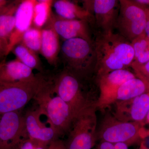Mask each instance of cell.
Returning <instances> with one entry per match:
<instances>
[{"mask_svg":"<svg viewBox=\"0 0 149 149\" xmlns=\"http://www.w3.org/2000/svg\"><path fill=\"white\" fill-rule=\"evenodd\" d=\"M97 109L95 104H93L75 118L65 143L66 149L93 148L97 139Z\"/></svg>","mask_w":149,"mask_h":149,"instance_id":"cell-7","label":"cell"},{"mask_svg":"<svg viewBox=\"0 0 149 149\" xmlns=\"http://www.w3.org/2000/svg\"><path fill=\"white\" fill-rule=\"evenodd\" d=\"M61 48L59 37L51 27L42 29V39L40 52L49 64L56 66L58 62Z\"/></svg>","mask_w":149,"mask_h":149,"instance_id":"cell-17","label":"cell"},{"mask_svg":"<svg viewBox=\"0 0 149 149\" xmlns=\"http://www.w3.org/2000/svg\"><path fill=\"white\" fill-rule=\"evenodd\" d=\"M48 149H66V147L64 142L58 139L51 142Z\"/></svg>","mask_w":149,"mask_h":149,"instance_id":"cell-27","label":"cell"},{"mask_svg":"<svg viewBox=\"0 0 149 149\" xmlns=\"http://www.w3.org/2000/svg\"><path fill=\"white\" fill-rule=\"evenodd\" d=\"M21 1H11L0 15V39L8 43L15 26V13Z\"/></svg>","mask_w":149,"mask_h":149,"instance_id":"cell-20","label":"cell"},{"mask_svg":"<svg viewBox=\"0 0 149 149\" xmlns=\"http://www.w3.org/2000/svg\"><path fill=\"white\" fill-rule=\"evenodd\" d=\"M27 137L24 115L20 111L1 116L0 149H14L19 141Z\"/></svg>","mask_w":149,"mask_h":149,"instance_id":"cell-9","label":"cell"},{"mask_svg":"<svg viewBox=\"0 0 149 149\" xmlns=\"http://www.w3.org/2000/svg\"><path fill=\"white\" fill-rule=\"evenodd\" d=\"M149 85L137 77L127 80L120 85L115 94L113 104L115 102L134 98L146 93Z\"/></svg>","mask_w":149,"mask_h":149,"instance_id":"cell-19","label":"cell"},{"mask_svg":"<svg viewBox=\"0 0 149 149\" xmlns=\"http://www.w3.org/2000/svg\"><path fill=\"white\" fill-rule=\"evenodd\" d=\"M144 126L139 123L118 120L113 115L108 113L97 130L96 138L113 143H124L129 146L142 141L140 130Z\"/></svg>","mask_w":149,"mask_h":149,"instance_id":"cell-6","label":"cell"},{"mask_svg":"<svg viewBox=\"0 0 149 149\" xmlns=\"http://www.w3.org/2000/svg\"><path fill=\"white\" fill-rule=\"evenodd\" d=\"M134 53L133 63L144 64L149 61V38L144 33L131 42Z\"/></svg>","mask_w":149,"mask_h":149,"instance_id":"cell-23","label":"cell"},{"mask_svg":"<svg viewBox=\"0 0 149 149\" xmlns=\"http://www.w3.org/2000/svg\"><path fill=\"white\" fill-rule=\"evenodd\" d=\"M42 115L37 109L29 111L24 115L25 128L29 138L44 143L49 144L59 139L56 132L50 125L47 126L40 120Z\"/></svg>","mask_w":149,"mask_h":149,"instance_id":"cell-15","label":"cell"},{"mask_svg":"<svg viewBox=\"0 0 149 149\" xmlns=\"http://www.w3.org/2000/svg\"><path fill=\"white\" fill-rule=\"evenodd\" d=\"M119 13L115 27L120 35L132 42L145 32L146 22L145 6L136 1L120 0Z\"/></svg>","mask_w":149,"mask_h":149,"instance_id":"cell-8","label":"cell"},{"mask_svg":"<svg viewBox=\"0 0 149 149\" xmlns=\"http://www.w3.org/2000/svg\"><path fill=\"white\" fill-rule=\"evenodd\" d=\"M93 45L96 58L95 71L98 77L115 70L126 69L134 61L131 42L113 31L100 33Z\"/></svg>","mask_w":149,"mask_h":149,"instance_id":"cell-1","label":"cell"},{"mask_svg":"<svg viewBox=\"0 0 149 149\" xmlns=\"http://www.w3.org/2000/svg\"><path fill=\"white\" fill-rule=\"evenodd\" d=\"M35 75L33 70L16 58L0 63V84H11L33 79Z\"/></svg>","mask_w":149,"mask_h":149,"instance_id":"cell-16","label":"cell"},{"mask_svg":"<svg viewBox=\"0 0 149 149\" xmlns=\"http://www.w3.org/2000/svg\"><path fill=\"white\" fill-rule=\"evenodd\" d=\"M36 0L21 1L15 13V26L8 41V55L21 42L22 36L32 27L33 10Z\"/></svg>","mask_w":149,"mask_h":149,"instance_id":"cell-14","label":"cell"},{"mask_svg":"<svg viewBox=\"0 0 149 149\" xmlns=\"http://www.w3.org/2000/svg\"><path fill=\"white\" fill-rule=\"evenodd\" d=\"M1 116H0V118H1Z\"/></svg>","mask_w":149,"mask_h":149,"instance_id":"cell-38","label":"cell"},{"mask_svg":"<svg viewBox=\"0 0 149 149\" xmlns=\"http://www.w3.org/2000/svg\"><path fill=\"white\" fill-rule=\"evenodd\" d=\"M97 149H114V143L107 141H100L97 146Z\"/></svg>","mask_w":149,"mask_h":149,"instance_id":"cell-29","label":"cell"},{"mask_svg":"<svg viewBox=\"0 0 149 149\" xmlns=\"http://www.w3.org/2000/svg\"><path fill=\"white\" fill-rule=\"evenodd\" d=\"M82 80L63 69L53 79V89L70 107L77 117L88 107L95 104L83 91Z\"/></svg>","mask_w":149,"mask_h":149,"instance_id":"cell-5","label":"cell"},{"mask_svg":"<svg viewBox=\"0 0 149 149\" xmlns=\"http://www.w3.org/2000/svg\"><path fill=\"white\" fill-rule=\"evenodd\" d=\"M113 116L123 122H144L149 111V90L134 98L115 102Z\"/></svg>","mask_w":149,"mask_h":149,"instance_id":"cell-11","label":"cell"},{"mask_svg":"<svg viewBox=\"0 0 149 149\" xmlns=\"http://www.w3.org/2000/svg\"><path fill=\"white\" fill-rule=\"evenodd\" d=\"M145 10L146 14V22L145 27V32L147 37L149 38V7L145 6Z\"/></svg>","mask_w":149,"mask_h":149,"instance_id":"cell-30","label":"cell"},{"mask_svg":"<svg viewBox=\"0 0 149 149\" xmlns=\"http://www.w3.org/2000/svg\"><path fill=\"white\" fill-rule=\"evenodd\" d=\"M137 3L149 7V0H135Z\"/></svg>","mask_w":149,"mask_h":149,"instance_id":"cell-34","label":"cell"},{"mask_svg":"<svg viewBox=\"0 0 149 149\" xmlns=\"http://www.w3.org/2000/svg\"><path fill=\"white\" fill-rule=\"evenodd\" d=\"M126 69L115 70L98 77L100 95L95 102L97 109L104 110L113 104V99L118 89L125 81L136 77Z\"/></svg>","mask_w":149,"mask_h":149,"instance_id":"cell-10","label":"cell"},{"mask_svg":"<svg viewBox=\"0 0 149 149\" xmlns=\"http://www.w3.org/2000/svg\"><path fill=\"white\" fill-rule=\"evenodd\" d=\"M42 39V29L32 26L24 33L20 44L35 52H40Z\"/></svg>","mask_w":149,"mask_h":149,"instance_id":"cell-24","label":"cell"},{"mask_svg":"<svg viewBox=\"0 0 149 149\" xmlns=\"http://www.w3.org/2000/svg\"><path fill=\"white\" fill-rule=\"evenodd\" d=\"M88 23L86 20L65 19L52 13L46 25L65 40L81 38L93 43Z\"/></svg>","mask_w":149,"mask_h":149,"instance_id":"cell-13","label":"cell"},{"mask_svg":"<svg viewBox=\"0 0 149 149\" xmlns=\"http://www.w3.org/2000/svg\"><path fill=\"white\" fill-rule=\"evenodd\" d=\"M128 146L124 143H114V149H128Z\"/></svg>","mask_w":149,"mask_h":149,"instance_id":"cell-32","label":"cell"},{"mask_svg":"<svg viewBox=\"0 0 149 149\" xmlns=\"http://www.w3.org/2000/svg\"><path fill=\"white\" fill-rule=\"evenodd\" d=\"M3 9H1L0 8V15H1V13L2 12V11Z\"/></svg>","mask_w":149,"mask_h":149,"instance_id":"cell-37","label":"cell"},{"mask_svg":"<svg viewBox=\"0 0 149 149\" xmlns=\"http://www.w3.org/2000/svg\"><path fill=\"white\" fill-rule=\"evenodd\" d=\"M140 136L142 140L149 137V129H146L144 127L141 128L140 130Z\"/></svg>","mask_w":149,"mask_h":149,"instance_id":"cell-31","label":"cell"},{"mask_svg":"<svg viewBox=\"0 0 149 149\" xmlns=\"http://www.w3.org/2000/svg\"><path fill=\"white\" fill-rule=\"evenodd\" d=\"M12 52L16 56V58L26 66L32 69L42 72L43 67L40 58L35 52L31 50L22 44L15 46Z\"/></svg>","mask_w":149,"mask_h":149,"instance_id":"cell-22","label":"cell"},{"mask_svg":"<svg viewBox=\"0 0 149 149\" xmlns=\"http://www.w3.org/2000/svg\"><path fill=\"white\" fill-rule=\"evenodd\" d=\"M54 93L52 80H49L34 100L42 115L47 116L49 124L59 137L69 133L76 117L69 105L57 95H53Z\"/></svg>","mask_w":149,"mask_h":149,"instance_id":"cell-2","label":"cell"},{"mask_svg":"<svg viewBox=\"0 0 149 149\" xmlns=\"http://www.w3.org/2000/svg\"><path fill=\"white\" fill-rule=\"evenodd\" d=\"M60 53L64 69L82 81L95 71L96 58L93 43L81 38L65 40Z\"/></svg>","mask_w":149,"mask_h":149,"instance_id":"cell-3","label":"cell"},{"mask_svg":"<svg viewBox=\"0 0 149 149\" xmlns=\"http://www.w3.org/2000/svg\"><path fill=\"white\" fill-rule=\"evenodd\" d=\"M42 142L35 141L27 137L19 141L14 149H35Z\"/></svg>","mask_w":149,"mask_h":149,"instance_id":"cell-26","label":"cell"},{"mask_svg":"<svg viewBox=\"0 0 149 149\" xmlns=\"http://www.w3.org/2000/svg\"><path fill=\"white\" fill-rule=\"evenodd\" d=\"M130 67L133 68L137 78L149 85V61L144 64L133 63Z\"/></svg>","mask_w":149,"mask_h":149,"instance_id":"cell-25","label":"cell"},{"mask_svg":"<svg viewBox=\"0 0 149 149\" xmlns=\"http://www.w3.org/2000/svg\"><path fill=\"white\" fill-rule=\"evenodd\" d=\"M147 124H149V111L148 113V114H147L146 120H145L144 126H145V125H147Z\"/></svg>","mask_w":149,"mask_h":149,"instance_id":"cell-36","label":"cell"},{"mask_svg":"<svg viewBox=\"0 0 149 149\" xmlns=\"http://www.w3.org/2000/svg\"><path fill=\"white\" fill-rule=\"evenodd\" d=\"M54 1L36 0L34 10L32 26L42 29L52 16V8Z\"/></svg>","mask_w":149,"mask_h":149,"instance_id":"cell-21","label":"cell"},{"mask_svg":"<svg viewBox=\"0 0 149 149\" xmlns=\"http://www.w3.org/2000/svg\"><path fill=\"white\" fill-rule=\"evenodd\" d=\"M40 72L33 79L15 84H0V116L20 111L48 81Z\"/></svg>","mask_w":149,"mask_h":149,"instance_id":"cell-4","label":"cell"},{"mask_svg":"<svg viewBox=\"0 0 149 149\" xmlns=\"http://www.w3.org/2000/svg\"><path fill=\"white\" fill-rule=\"evenodd\" d=\"M49 144L40 143L35 149H48Z\"/></svg>","mask_w":149,"mask_h":149,"instance_id":"cell-33","label":"cell"},{"mask_svg":"<svg viewBox=\"0 0 149 149\" xmlns=\"http://www.w3.org/2000/svg\"><path fill=\"white\" fill-rule=\"evenodd\" d=\"M119 1L116 0H85L83 8L95 15L96 22L102 32L112 31L118 15Z\"/></svg>","mask_w":149,"mask_h":149,"instance_id":"cell-12","label":"cell"},{"mask_svg":"<svg viewBox=\"0 0 149 149\" xmlns=\"http://www.w3.org/2000/svg\"><path fill=\"white\" fill-rule=\"evenodd\" d=\"M52 6L56 15L65 19L84 20L90 22L94 18L93 15L88 10L70 1H54Z\"/></svg>","mask_w":149,"mask_h":149,"instance_id":"cell-18","label":"cell"},{"mask_svg":"<svg viewBox=\"0 0 149 149\" xmlns=\"http://www.w3.org/2000/svg\"><path fill=\"white\" fill-rule=\"evenodd\" d=\"M139 149H149V148L146 146L145 142L143 141H141L140 144V148Z\"/></svg>","mask_w":149,"mask_h":149,"instance_id":"cell-35","label":"cell"},{"mask_svg":"<svg viewBox=\"0 0 149 149\" xmlns=\"http://www.w3.org/2000/svg\"><path fill=\"white\" fill-rule=\"evenodd\" d=\"M8 44L0 39V61H3L2 59L8 55Z\"/></svg>","mask_w":149,"mask_h":149,"instance_id":"cell-28","label":"cell"}]
</instances>
